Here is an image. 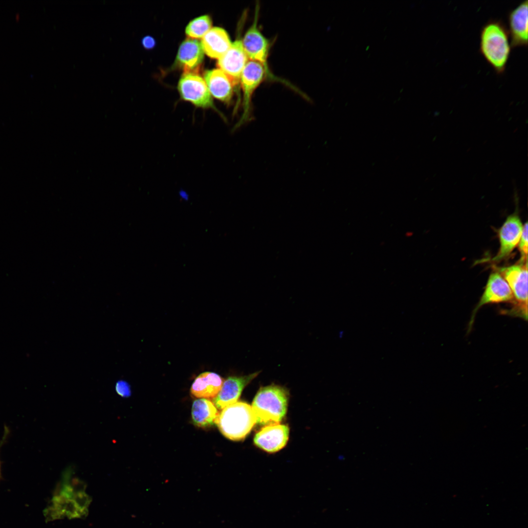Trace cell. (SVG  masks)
<instances>
[{
  "instance_id": "cell-1",
  "label": "cell",
  "mask_w": 528,
  "mask_h": 528,
  "mask_svg": "<svg viewBox=\"0 0 528 528\" xmlns=\"http://www.w3.org/2000/svg\"><path fill=\"white\" fill-rule=\"evenodd\" d=\"M511 49L507 28L502 20L490 19L482 26L479 51L497 74L505 72Z\"/></svg>"
},
{
  "instance_id": "cell-2",
  "label": "cell",
  "mask_w": 528,
  "mask_h": 528,
  "mask_svg": "<svg viewBox=\"0 0 528 528\" xmlns=\"http://www.w3.org/2000/svg\"><path fill=\"white\" fill-rule=\"evenodd\" d=\"M288 399L287 391L281 386L271 385L261 388L251 405L256 423H279L286 414Z\"/></svg>"
},
{
  "instance_id": "cell-3",
  "label": "cell",
  "mask_w": 528,
  "mask_h": 528,
  "mask_svg": "<svg viewBox=\"0 0 528 528\" xmlns=\"http://www.w3.org/2000/svg\"><path fill=\"white\" fill-rule=\"evenodd\" d=\"M255 423L256 419L251 406L242 401H237L222 409L216 422L225 437L235 441L245 438Z\"/></svg>"
},
{
  "instance_id": "cell-4",
  "label": "cell",
  "mask_w": 528,
  "mask_h": 528,
  "mask_svg": "<svg viewBox=\"0 0 528 528\" xmlns=\"http://www.w3.org/2000/svg\"><path fill=\"white\" fill-rule=\"evenodd\" d=\"M499 272L508 284L514 298L512 308L502 313L528 320V261L500 268Z\"/></svg>"
},
{
  "instance_id": "cell-5",
  "label": "cell",
  "mask_w": 528,
  "mask_h": 528,
  "mask_svg": "<svg viewBox=\"0 0 528 528\" xmlns=\"http://www.w3.org/2000/svg\"><path fill=\"white\" fill-rule=\"evenodd\" d=\"M259 9V5L257 4L253 22L242 39V45L249 60L256 62L263 65L266 70L269 79L280 80L270 72L269 68L267 59L270 42L258 27Z\"/></svg>"
},
{
  "instance_id": "cell-6",
  "label": "cell",
  "mask_w": 528,
  "mask_h": 528,
  "mask_svg": "<svg viewBox=\"0 0 528 528\" xmlns=\"http://www.w3.org/2000/svg\"><path fill=\"white\" fill-rule=\"evenodd\" d=\"M269 78L264 66L259 63L248 60L240 78L243 93V113L233 130L240 127L251 118V99L256 89L264 80Z\"/></svg>"
},
{
  "instance_id": "cell-7",
  "label": "cell",
  "mask_w": 528,
  "mask_h": 528,
  "mask_svg": "<svg viewBox=\"0 0 528 528\" xmlns=\"http://www.w3.org/2000/svg\"><path fill=\"white\" fill-rule=\"evenodd\" d=\"M178 90L183 100L197 107L216 110L204 79L196 73H184L179 81Z\"/></svg>"
},
{
  "instance_id": "cell-8",
  "label": "cell",
  "mask_w": 528,
  "mask_h": 528,
  "mask_svg": "<svg viewBox=\"0 0 528 528\" xmlns=\"http://www.w3.org/2000/svg\"><path fill=\"white\" fill-rule=\"evenodd\" d=\"M513 296L507 282L499 272L491 273L488 278L484 292L474 308L470 320L468 332L474 324L477 312L483 306L490 303H510L513 304Z\"/></svg>"
},
{
  "instance_id": "cell-9",
  "label": "cell",
  "mask_w": 528,
  "mask_h": 528,
  "mask_svg": "<svg viewBox=\"0 0 528 528\" xmlns=\"http://www.w3.org/2000/svg\"><path fill=\"white\" fill-rule=\"evenodd\" d=\"M248 60L242 40L239 38L232 43L227 52L219 59L217 65L235 86L240 83L241 74Z\"/></svg>"
},
{
  "instance_id": "cell-10",
  "label": "cell",
  "mask_w": 528,
  "mask_h": 528,
  "mask_svg": "<svg viewBox=\"0 0 528 528\" xmlns=\"http://www.w3.org/2000/svg\"><path fill=\"white\" fill-rule=\"evenodd\" d=\"M528 0H523L507 14L508 31L511 48L527 47Z\"/></svg>"
},
{
  "instance_id": "cell-11",
  "label": "cell",
  "mask_w": 528,
  "mask_h": 528,
  "mask_svg": "<svg viewBox=\"0 0 528 528\" xmlns=\"http://www.w3.org/2000/svg\"><path fill=\"white\" fill-rule=\"evenodd\" d=\"M523 224L516 214L509 216L499 231L500 246L496 256L491 259L498 263L506 258L518 245L523 229Z\"/></svg>"
},
{
  "instance_id": "cell-12",
  "label": "cell",
  "mask_w": 528,
  "mask_h": 528,
  "mask_svg": "<svg viewBox=\"0 0 528 528\" xmlns=\"http://www.w3.org/2000/svg\"><path fill=\"white\" fill-rule=\"evenodd\" d=\"M289 431L288 427L284 424L267 425L256 433L254 438V443L266 452H277L286 444Z\"/></svg>"
},
{
  "instance_id": "cell-13",
  "label": "cell",
  "mask_w": 528,
  "mask_h": 528,
  "mask_svg": "<svg viewBox=\"0 0 528 528\" xmlns=\"http://www.w3.org/2000/svg\"><path fill=\"white\" fill-rule=\"evenodd\" d=\"M255 372L242 376H229L223 381L221 389L213 402L220 410L238 401L243 389L258 374Z\"/></svg>"
},
{
  "instance_id": "cell-14",
  "label": "cell",
  "mask_w": 528,
  "mask_h": 528,
  "mask_svg": "<svg viewBox=\"0 0 528 528\" xmlns=\"http://www.w3.org/2000/svg\"><path fill=\"white\" fill-rule=\"evenodd\" d=\"M204 51L201 42L197 39L187 38L180 45L175 66L182 68L184 73H196L195 70L202 63Z\"/></svg>"
},
{
  "instance_id": "cell-15",
  "label": "cell",
  "mask_w": 528,
  "mask_h": 528,
  "mask_svg": "<svg viewBox=\"0 0 528 528\" xmlns=\"http://www.w3.org/2000/svg\"><path fill=\"white\" fill-rule=\"evenodd\" d=\"M204 80L211 95L226 104L231 101L233 85L227 75L220 69L206 71Z\"/></svg>"
},
{
  "instance_id": "cell-16",
  "label": "cell",
  "mask_w": 528,
  "mask_h": 528,
  "mask_svg": "<svg viewBox=\"0 0 528 528\" xmlns=\"http://www.w3.org/2000/svg\"><path fill=\"white\" fill-rule=\"evenodd\" d=\"M203 51L209 57L220 59L229 49L231 42L226 31L222 28H211L202 38Z\"/></svg>"
},
{
  "instance_id": "cell-17",
  "label": "cell",
  "mask_w": 528,
  "mask_h": 528,
  "mask_svg": "<svg viewBox=\"0 0 528 528\" xmlns=\"http://www.w3.org/2000/svg\"><path fill=\"white\" fill-rule=\"evenodd\" d=\"M223 379L218 374L206 372L199 374L194 381L191 393L198 398H214L220 391Z\"/></svg>"
},
{
  "instance_id": "cell-18",
  "label": "cell",
  "mask_w": 528,
  "mask_h": 528,
  "mask_svg": "<svg viewBox=\"0 0 528 528\" xmlns=\"http://www.w3.org/2000/svg\"><path fill=\"white\" fill-rule=\"evenodd\" d=\"M191 414L193 423L201 428H207L216 424L220 414L213 402L203 398L194 401Z\"/></svg>"
},
{
  "instance_id": "cell-19",
  "label": "cell",
  "mask_w": 528,
  "mask_h": 528,
  "mask_svg": "<svg viewBox=\"0 0 528 528\" xmlns=\"http://www.w3.org/2000/svg\"><path fill=\"white\" fill-rule=\"evenodd\" d=\"M212 20L208 15H203L191 21L185 29V33L190 38H202L211 28Z\"/></svg>"
},
{
  "instance_id": "cell-20",
  "label": "cell",
  "mask_w": 528,
  "mask_h": 528,
  "mask_svg": "<svg viewBox=\"0 0 528 528\" xmlns=\"http://www.w3.org/2000/svg\"><path fill=\"white\" fill-rule=\"evenodd\" d=\"M528 223L526 222L523 226L521 237L518 244L519 250L521 254L520 262L527 261L528 254Z\"/></svg>"
},
{
  "instance_id": "cell-21",
  "label": "cell",
  "mask_w": 528,
  "mask_h": 528,
  "mask_svg": "<svg viewBox=\"0 0 528 528\" xmlns=\"http://www.w3.org/2000/svg\"><path fill=\"white\" fill-rule=\"evenodd\" d=\"M116 391L117 394L123 397H127L131 394L129 385L124 381H119L116 385Z\"/></svg>"
},
{
  "instance_id": "cell-22",
  "label": "cell",
  "mask_w": 528,
  "mask_h": 528,
  "mask_svg": "<svg viewBox=\"0 0 528 528\" xmlns=\"http://www.w3.org/2000/svg\"><path fill=\"white\" fill-rule=\"evenodd\" d=\"M155 42L153 38L150 36L144 37L142 40L143 46L146 49H151L154 47Z\"/></svg>"
},
{
  "instance_id": "cell-23",
  "label": "cell",
  "mask_w": 528,
  "mask_h": 528,
  "mask_svg": "<svg viewBox=\"0 0 528 528\" xmlns=\"http://www.w3.org/2000/svg\"><path fill=\"white\" fill-rule=\"evenodd\" d=\"M5 439V435H4V438H3L2 440L1 441V442L0 443V447L1 445H2V444L4 442ZM0 474H1V464H0Z\"/></svg>"
}]
</instances>
